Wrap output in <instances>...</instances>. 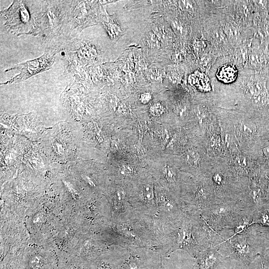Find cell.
<instances>
[{"label": "cell", "instance_id": "5", "mask_svg": "<svg viewBox=\"0 0 269 269\" xmlns=\"http://www.w3.org/2000/svg\"><path fill=\"white\" fill-rule=\"evenodd\" d=\"M180 189L179 200L186 214H200L205 207L215 201L214 188L205 174L196 176Z\"/></svg>", "mask_w": 269, "mask_h": 269}, {"label": "cell", "instance_id": "10", "mask_svg": "<svg viewBox=\"0 0 269 269\" xmlns=\"http://www.w3.org/2000/svg\"><path fill=\"white\" fill-rule=\"evenodd\" d=\"M266 182L267 177L263 171L249 178L245 193L241 201L249 212L253 213L266 204Z\"/></svg>", "mask_w": 269, "mask_h": 269}, {"label": "cell", "instance_id": "11", "mask_svg": "<svg viewBox=\"0 0 269 269\" xmlns=\"http://www.w3.org/2000/svg\"><path fill=\"white\" fill-rule=\"evenodd\" d=\"M21 1H14L7 9L1 11L4 24L11 32L26 33L30 19L28 9Z\"/></svg>", "mask_w": 269, "mask_h": 269}, {"label": "cell", "instance_id": "19", "mask_svg": "<svg viewBox=\"0 0 269 269\" xmlns=\"http://www.w3.org/2000/svg\"><path fill=\"white\" fill-rule=\"evenodd\" d=\"M162 107L159 105L153 106L151 108V113L154 116H159L162 113Z\"/></svg>", "mask_w": 269, "mask_h": 269}, {"label": "cell", "instance_id": "1", "mask_svg": "<svg viewBox=\"0 0 269 269\" xmlns=\"http://www.w3.org/2000/svg\"><path fill=\"white\" fill-rule=\"evenodd\" d=\"M97 233L110 246L145 248L154 250L153 243L148 231L136 218L125 221H111Z\"/></svg>", "mask_w": 269, "mask_h": 269}, {"label": "cell", "instance_id": "18", "mask_svg": "<svg viewBox=\"0 0 269 269\" xmlns=\"http://www.w3.org/2000/svg\"><path fill=\"white\" fill-rule=\"evenodd\" d=\"M264 173L267 177V182L265 187V201L266 204H267L269 203V172Z\"/></svg>", "mask_w": 269, "mask_h": 269}, {"label": "cell", "instance_id": "6", "mask_svg": "<svg viewBox=\"0 0 269 269\" xmlns=\"http://www.w3.org/2000/svg\"><path fill=\"white\" fill-rule=\"evenodd\" d=\"M54 181L66 210L80 212L93 197L86 192L85 188L68 169L56 175Z\"/></svg>", "mask_w": 269, "mask_h": 269}, {"label": "cell", "instance_id": "21", "mask_svg": "<svg viewBox=\"0 0 269 269\" xmlns=\"http://www.w3.org/2000/svg\"><path fill=\"white\" fill-rule=\"evenodd\" d=\"M161 269H163L162 265H161Z\"/></svg>", "mask_w": 269, "mask_h": 269}, {"label": "cell", "instance_id": "16", "mask_svg": "<svg viewBox=\"0 0 269 269\" xmlns=\"http://www.w3.org/2000/svg\"><path fill=\"white\" fill-rule=\"evenodd\" d=\"M236 76V71L233 66L226 65L222 66L218 71V79L224 82L233 81Z\"/></svg>", "mask_w": 269, "mask_h": 269}, {"label": "cell", "instance_id": "15", "mask_svg": "<svg viewBox=\"0 0 269 269\" xmlns=\"http://www.w3.org/2000/svg\"><path fill=\"white\" fill-rule=\"evenodd\" d=\"M260 164L262 171L269 172V138L261 137L248 154Z\"/></svg>", "mask_w": 269, "mask_h": 269}, {"label": "cell", "instance_id": "14", "mask_svg": "<svg viewBox=\"0 0 269 269\" xmlns=\"http://www.w3.org/2000/svg\"><path fill=\"white\" fill-rule=\"evenodd\" d=\"M223 258L224 256L216 249L206 248L198 255L192 269H214Z\"/></svg>", "mask_w": 269, "mask_h": 269}, {"label": "cell", "instance_id": "20", "mask_svg": "<svg viewBox=\"0 0 269 269\" xmlns=\"http://www.w3.org/2000/svg\"><path fill=\"white\" fill-rule=\"evenodd\" d=\"M140 99L143 103H147L150 100V95L149 94H144L141 95Z\"/></svg>", "mask_w": 269, "mask_h": 269}, {"label": "cell", "instance_id": "17", "mask_svg": "<svg viewBox=\"0 0 269 269\" xmlns=\"http://www.w3.org/2000/svg\"><path fill=\"white\" fill-rule=\"evenodd\" d=\"M134 168L130 165H123L119 169V173L123 177H131L134 175Z\"/></svg>", "mask_w": 269, "mask_h": 269}, {"label": "cell", "instance_id": "13", "mask_svg": "<svg viewBox=\"0 0 269 269\" xmlns=\"http://www.w3.org/2000/svg\"><path fill=\"white\" fill-rule=\"evenodd\" d=\"M115 247L121 258L119 269H148L145 258L151 249Z\"/></svg>", "mask_w": 269, "mask_h": 269}, {"label": "cell", "instance_id": "12", "mask_svg": "<svg viewBox=\"0 0 269 269\" xmlns=\"http://www.w3.org/2000/svg\"><path fill=\"white\" fill-rule=\"evenodd\" d=\"M154 189L151 183L145 182L140 185L136 196L129 198L136 216L155 217L156 204Z\"/></svg>", "mask_w": 269, "mask_h": 269}, {"label": "cell", "instance_id": "8", "mask_svg": "<svg viewBox=\"0 0 269 269\" xmlns=\"http://www.w3.org/2000/svg\"><path fill=\"white\" fill-rule=\"evenodd\" d=\"M106 198L110 207L112 221H125L136 218L128 193L122 187L113 188Z\"/></svg>", "mask_w": 269, "mask_h": 269}, {"label": "cell", "instance_id": "4", "mask_svg": "<svg viewBox=\"0 0 269 269\" xmlns=\"http://www.w3.org/2000/svg\"><path fill=\"white\" fill-rule=\"evenodd\" d=\"M248 213H252L247 211L242 201H232L214 202L199 215L209 227L219 233L224 230H234Z\"/></svg>", "mask_w": 269, "mask_h": 269}, {"label": "cell", "instance_id": "9", "mask_svg": "<svg viewBox=\"0 0 269 269\" xmlns=\"http://www.w3.org/2000/svg\"><path fill=\"white\" fill-rule=\"evenodd\" d=\"M55 53L56 52L54 51L46 50L39 58L19 63L5 70V71H7L17 69L20 71V73L7 82L2 84L19 82L38 73L49 69L54 62Z\"/></svg>", "mask_w": 269, "mask_h": 269}, {"label": "cell", "instance_id": "3", "mask_svg": "<svg viewBox=\"0 0 269 269\" xmlns=\"http://www.w3.org/2000/svg\"><path fill=\"white\" fill-rule=\"evenodd\" d=\"M222 243L226 244L229 257L249 265L269 247V228L267 230H258L252 225L245 231L226 239L217 247Z\"/></svg>", "mask_w": 269, "mask_h": 269}, {"label": "cell", "instance_id": "7", "mask_svg": "<svg viewBox=\"0 0 269 269\" xmlns=\"http://www.w3.org/2000/svg\"><path fill=\"white\" fill-rule=\"evenodd\" d=\"M155 193L156 204L155 217L175 227L185 215L179 198L168 191L160 190Z\"/></svg>", "mask_w": 269, "mask_h": 269}, {"label": "cell", "instance_id": "2", "mask_svg": "<svg viewBox=\"0 0 269 269\" xmlns=\"http://www.w3.org/2000/svg\"><path fill=\"white\" fill-rule=\"evenodd\" d=\"M212 184L217 202L241 201L245 195L249 177H238L226 158L213 159L204 174Z\"/></svg>", "mask_w": 269, "mask_h": 269}]
</instances>
